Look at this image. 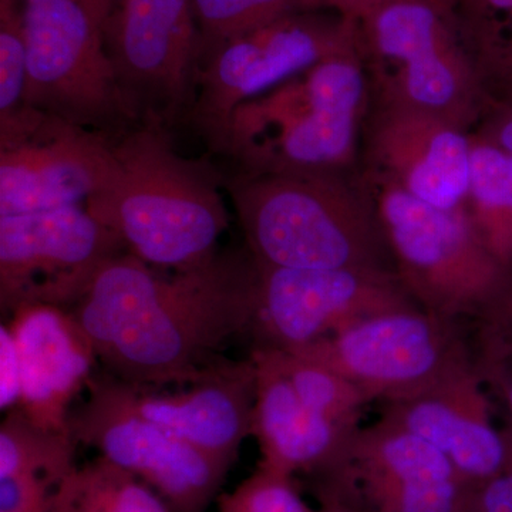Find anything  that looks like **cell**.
Instances as JSON below:
<instances>
[{
	"label": "cell",
	"mask_w": 512,
	"mask_h": 512,
	"mask_svg": "<svg viewBox=\"0 0 512 512\" xmlns=\"http://www.w3.org/2000/svg\"><path fill=\"white\" fill-rule=\"evenodd\" d=\"M101 370L137 387L181 386L254 330L259 268L248 249L220 251L190 271L154 268L123 252L69 308Z\"/></svg>",
	"instance_id": "6da1fadb"
},
{
	"label": "cell",
	"mask_w": 512,
	"mask_h": 512,
	"mask_svg": "<svg viewBox=\"0 0 512 512\" xmlns=\"http://www.w3.org/2000/svg\"><path fill=\"white\" fill-rule=\"evenodd\" d=\"M117 173L86 208L128 254L164 271H190L220 252L229 215L220 175L180 156L165 127L137 124L113 140Z\"/></svg>",
	"instance_id": "7a4b0ae2"
},
{
	"label": "cell",
	"mask_w": 512,
	"mask_h": 512,
	"mask_svg": "<svg viewBox=\"0 0 512 512\" xmlns=\"http://www.w3.org/2000/svg\"><path fill=\"white\" fill-rule=\"evenodd\" d=\"M369 100L359 47L338 53L241 104L217 151L239 174H356Z\"/></svg>",
	"instance_id": "3957f363"
},
{
	"label": "cell",
	"mask_w": 512,
	"mask_h": 512,
	"mask_svg": "<svg viewBox=\"0 0 512 512\" xmlns=\"http://www.w3.org/2000/svg\"><path fill=\"white\" fill-rule=\"evenodd\" d=\"M247 249L262 265L394 272L359 174H238L228 185Z\"/></svg>",
	"instance_id": "277c9868"
},
{
	"label": "cell",
	"mask_w": 512,
	"mask_h": 512,
	"mask_svg": "<svg viewBox=\"0 0 512 512\" xmlns=\"http://www.w3.org/2000/svg\"><path fill=\"white\" fill-rule=\"evenodd\" d=\"M375 201L404 291L441 318L480 319L512 281V268L485 245L466 208L440 210L392 181L357 168Z\"/></svg>",
	"instance_id": "5b68a950"
},
{
	"label": "cell",
	"mask_w": 512,
	"mask_h": 512,
	"mask_svg": "<svg viewBox=\"0 0 512 512\" xmlns=\"http://www.w3.org/2000/svg\"><path fill=\"white\" fill-rule=\"evenodd\" d=\"M357 23L370 99L474 130L483 111L484 80L454 12L433 0H403Z\"/></svg>",
	"instance_id": "8992f818"
},
{
	"label": "cell",
	"mask_w": 512,
	"mask_h": 512,
	"mask_svg": "<svg viewBox=\"0 0 512 512\" xmlns=\"http://www.w3.org/2000/svg\"><path fill=\"white\" fill-rule=\"evenodd\" d=\"M23 15L29 107L110 138L137 126L87 0H23Z\"/></svg>",
	"instance_id": "52a82bcc"
},
{
	"label": "cell",
	"mask_w": 512,
	"mask_h": 512,
	"mask_svg": "<svg viewBox=\"0 0 512 512\" xmlns=\"http://www.w3.org/2000/svg\"><path fill=\"white\" fill-rule=\"evenodd\" d=\"M291 353L336 370L370 403L412 399L476 369L461 322L421 308L370 316Z\"/></svg>",
	"instance_id": "ba28073f"
},
{
	"label": "cell",
	"mask_w": 512,
	"mask_h": 512,
	"mask_svg": "<svg viewBox=\"0 0 512 512\" xmlns=\"http://www.w3.org/2000/svg\"><path fill=\"white\" fill-rule=\"evenodd\" d=\"M359 47V23L299 10L235 37L198 64L187 119L212 150L220 147L232 113L322 60Z\"/></svg>",
	"instance_id": "9c48e42d"
},
{
	"label": "cell",
	"mask_w": 512,
	"mask_h": 512,
	"mask_svg": "<svg viewBox=\"0 0 512 512\" xmlns=\"http://www.w3.org/2000/svg\"><path fill=\"white\" fill-rule=\"evenodd\" d=\"M67 429L77 443L140 478L171 512H207L217 503L231 464L185 443L134 409L123 383L100 370Z\"/></svg>",
	"instance_id": "30bf717a"
},
{
	"label": "cell",
	"mask_w": 512,
	"mask_h": 512,
	"mask_svg": "<svg viewBox=\"0 0 512 512\" xmlns=\"http://www.w3.org/2000/svg\"><path fill=\"white\" fill-rule=\"evenodd\" d=\"M104 40L137 124L167 128L188 117L200 60L192 0H123L104 23Z\"/></svg>",
	"instance_id": "8fae6325"
},
{
	"label": "cell",
	"mask_w": 512,
	"mask_h": 512,
	"mask_svg": "<svg viewBox=\"0 0 512 512\" xmlns=\"http://www.w3.org/2000/svg\"><path fill=\"white\" fill-rule=\"evenodd\" d=\"M123 242L86 205L0 217V308L69 309Z\"/></svg>",
	"instance_id": "7c38bea8"
},
{
	"label": "cell",
	"mask_w": 512,
	"mask_h": 512,
	"mask_svg": "<svg viewBox=\"0 0 512 512\" xmlns=\"http://www.w3.org/2000/svg\"><path fill=\"white\" fill-rule=\"evenodd\" d=\"M259 268L254 346L296 352L360 320L419 308L396 272L382 269Z\"/></svg>",
	"instance_id": "4fadbf2b"
},
{
	"label": "cell",
	"mask_w": 512,
	"mask_h": 512,
	"mask_svg": "<svg viewBox=\"0 0 512 512\" xmlns=\"http://www.w3.org/2000/svg\"><path fill=\"white\" fill-rule=\"evenodd\" d=\"M470 488L436 447L379 419L362 427L348 466L316 498L345 512H464Z\"/></svg>",
	"instance_id": "5bb4252c"
},
{
	"label": "cell",
	"mask_w": 512,
	"mask_h": 512,
	"mask_svg": "<svg viewBox=\"0 0 512 512\" xmlns=\"http://www.w3.org/2000/svg\"><path fill=\"white\" fill-rule=\"evenodd\" d=\"M359 168L382 175L426 204L457 210L466 204L470 188V133L424 111L370 99Z\"/></svg>",
	"instance_id": "9a60e30c"
},
{
	"label": "cell",
	"mask_w": 512,
	"mask_h": 512,
	"mask_svg": "<svg viewBox=\"0 0 512 512\" xmlns=\"http://www.w3.org/2000/svg\"><path fill=\"white\" fill-rule=\"evenodd\" d=\"M113 140L46 114L0 147V217L86 205L116 177Z\"/></svg>",
	"instance_id": "2e32d148"
},
{
	"label": "cell",
	"mask_w": 512,
	"mask_h": 512,
	"mask_svg": "<svg viewBox=\"0 0 512 512\" xmlns=\"http://www.w3.org/2000/svg\"><path fill=\"white\" fill-rule=\"evenodd\" d=\"M256 396L252 436L259 464L288 476H305L313 493L328 488L348 466L362 426L336 423L302 403L268 348L252 346Z\"/></svg>",
	"instance_id": "e0dca14e"
},
{
	"label": "cell",
	"mask_w": 512,
	"mask_h": 512,
	"mask_svg": "<svg viewBox=\"0 0 512 512\" xmlns=\"http://www.w3.org/2000/svg\"><path fill=\"white\" fill-rule=\"evenodd\" d=\"M121 383L141 416L231 466L252 436L256 373L251 357L221 356L191 382L177 386V392Z\"/></svg>",
	"instance_id": "ac0fdd59"
},
{
	"label": "cell",
	"mask_w": 512,
	"mask_h": 512,
	"mask_svg": "<svg viewBox=\"0 0 512 512\" xmlns=\"http://www.w3.org/2000/svg\"><path fill=\"white\" fill-rule=\"evenodd\" d=\"M9 316L22 367L18 409L43 429L69 431L74 399L99 372L92 340L62 306L29 303Z\"/></svg>",
	"instance_id": "d6986e66"
},
{
	"label": "cell",
	"mask_w": 512,
	"mask_h": 512,
	"mask_svg": "<svg viewBox=\"0 0 512 512\" xmlns=\"http://www.w3.org/2000/svg\"><path fill=\"white\" fill-rule=\"evenodd\" d=\"M380 420L441 451L471 488L512 464V440L491 426L477 369L412 399L384 403Z\"/></svg>",
	"instance_id": "ffe728a7"
},
{
	"label": "cell",
	"mask_w": 512,
	"mask_h": 512,
	"mask_svg": "<svg viewBox=\"0 0 512 512\" xmlns=\"http://www.w3.org/2000/svg\"><path fill=\"white\" fill-rule=\"evenodd\" d=\"M471 137L466 208L485 245L512 268V157L483 138Z\"/></svg>",
	"instance_id": "44dd1931"
},
{
	"label": "cell",
	"mask_w": 512,
	"mask_h": 512,
	"mask_svg": "<svg viewBox=\"0 0 512 512\" xmlns=\"http://www.w3.org/2000/svg\"><path fill=\"white\" fill-rule=\"evenodd\" d=\"M47 512H171L146 483L104 457L74 468Z\"/></svg>",
	"instance_id": "7402d4cb"
},
{
	"label": "cell",
	"mask_w": 512,
	"mask_h": 512,
	"mask_svg": "<svg viewBox=\"0 0 512 512\" xmlns=\"http://www.w3.org/2000/svg\"><path fill=\"white\" fill-rule=\"evenodd\" d=\"M77 446L70 431L43 429L12 410L0 424V478L32 476L59 487L77 467Z\"/></svg>",
	"instance_id": "603a6c76"
},
{
	"label": "cell",
	"mask_w": 512,
	"mask_h": 512,
	"mask_svg": "<svg viewBox=\"0 0 512 512\" xmlns=\"http://www.w3.org/2000/svg\"><path fill=\"white\" fill-rule=\"evenodd\" d=\"M25 94L23 0H0V147L16 143L45 117L26 104Z\"/></svg>",
	"instance_id": "cb8c5ba5"
},
{
	"label": "cell",
	"mask_w": 512,
	"mask_h": 512,
	"mask_svg": "<svg viewBox=\"0 0 512 512\" xmlns=\"http://www.w3.org/2000/svg\"><path fill=\"white\" fill-rule=\"evenodd\" d=\"M268 349L305 406L336 423L360 427L363 410L370 400L355 383L296 353Z\"/></svg>",
	"instance_id": "d4e9b609"
},
{
	"label": "cell",
	"mask_w": 512,
	"mask_h": 512,
	"mask_svg": "<svg viewBox=\"0 0 512 512\" xmlns=\"http://www.w3.org/2000/svg\"><path fill=\"white\" fill-rule=\"evenodd\" d=\"M192 6L200 33L198 64L222 43L305 10L302 0H192Z\"/></svg>",
	"instance_id": "484cf974"
},
{
	"label": "cell",
	"mask_w": 512,
	"mask_h": 512,
	"mask_svg": "<svg viewBox=\"0 0 512 512\" xmlns=\"http://www.w3.org/2000/svg\"><path fill=\"white\" fill-rule=\"evenodd\" d=\"M218 512H319L303 500L296 478L259 464L231 493L217 498Z\"/></svg>",
	"instance_id": "4316f807"
},
{
	"label": "cell",
	"mask_w": 512,
	"mask_h": 512,
	"mask_svg": "<svg viewBox=\"0 0 512 512\" xmlns=\"http://www.w3.org/2000/svg\"><path fill=\"white\" fill-rule=\"evenodd\" d=\"M56 485L42 478H0V512H47Z\"/></svg>",
	"instance_id": "83f0119b"
},
{
	"label": "cell",
	"mask_w": 512,
	"mask_h": 512,
	"mask_svg": "<svg viewBox=\"0 0 512 512\" xmlns=\"http://www.w3.org/2000/svg\"><path fill=\"white\" fill-rule=\"evenodd\" d=\"M22 396V367L15 338L8 322L0 326V409H18Z\"/></svg>",
	"instance_id": "f1b7e54d"
},
{
	"label": "cell",
	"mask_w": 512,
	"mask_h": 512,
	"mask_svg": "<svg viewBox=\"0 0 512 512\" xmlns=\"http://www.w3.org/2000/svg\"><path fill=\"white\" fill-rule=\"evenodd\" d=\"M464 512H512V464L498 476L470 488Z\"/></svg>",
	"instance_id": "f546056e"
},
{
	"label": "cell",
	"mask_w": 512,
	"mask_h": 512,
	"mask_svg": "<svg viewBox=\"0 0 512 512\" xmlns=\"http://www.w3.org/2000/svg\"><path fill=\"white\" fill-rule=\"evenodd\" d=\"M480 320L483 322V333H481L483 339L512 332V281L503 295L485 311Z\"/></svg>",
	"instance_id": "4dcf8cb0"
},
{
	"label": "cell",
	"mask_w": 512,
	"mask_h": 512,
	"mask_svg": "<svg viewBox=\"0 0 512 512\" xmlns=\"http://www.w3.org/2000/svg\"><path fill=\"white\" fill-rule=\"evenodd\" d=\"M325 8L336 10L343 18L360 22L366 15V0H325Z\"/></svg>",
	"instance_id": "1f68e13d"
},
{
	"label": "cell",
	"mask_w": 512,
	"mask_h": 512,
	"mask_svg": "<svg viewBox=\"0 0 512 512\" xmlns=\"http://www.w3.org/2000/svg\"><path fill=\"white\" fill-rule=\"evenodd\" d=\"M121 2H123V0H87V3L92 6V9L103 23H106L111 13L119 8Z\"/></svg>",
	"instance_id": "d6a6232c"
},
{
	"label": "cell",
	"mask_w": 512,
	"mask_h": 512,
	"mask_svg": "<svg viewBox=\"0 0 512 512\" xmlns=\"http://www.w3.org/2000/svg\"><path fill=\"white\" fill-rule=\"evenodd\" d=\"M403 2V0H366V16H369L370 13L375 12V10L384 8V6L392 5V3ZM363 18V19H365Z\"/></svg>",
	"instance_id": "836d02e7"
},
{
	"label": "cell",
	"mask_w": 512,
	"mask_h": 512,
	"mask_svg": "<svg viewBox=\"0 0 512 512\" xmlns=\"http://www.w3.org/2000/svg\"><path fill=\"white\" fill-rule=\"evenodd\" d=\"M441 8L448 10V12H454L464 2V0H433Z\"/></svg>",
	"instance_id": "e575fe53"
},
{
	"label": "cell",
	"mask_w": 512,
	"mask_h": 512,
	"mask_svg": "<svg viewBox=\"0 0 512 512\" xmlns=\"http://www.w3.org/2000/svg\"><path fill=\"white\" fill-rule=\"evenodd\" d=\"M305 10H318L325 8V0H302Z\"/></svg>",
	"instance_id": "d590c367"
},
{
	"label": "cell",
	"mask_w": 512,
	"mask_h": 512,
	"mask_svg": "<svg viewBox=\"0 0 512 512\" xmlns=\"http://www.w3.org/2000/svg\"><path fill=\"white\" fill-rule=\"evenodd\" d=\"M505 394H507L508 409H510L512 417V379L510 380V383H507V387H505Z\"/></svg>",
	"instance_id": "8d00e7d4"
},
{
	"label": "cell",
	"mask_w": 512,
	"mask_h": 512,
	"mask_svg": "<svg viewBox=\"0 0 512 512\" xmlns=\"http://www.w3.org/2000/svg\"><path fill=\"white\" fill-rule=\"evenodd\" d=\"M319 512H345L342 508L333 507V505H320Z\"/></svg>",
	"instance_id": "74e56055"
}]
</instances>
